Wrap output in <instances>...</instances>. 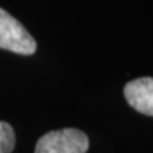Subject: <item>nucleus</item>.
<instances>
[{
	"label": "nucleus",
	"instance_id": "1",
	"mask_svg": "<svg viewBox=\"0 0 153 153\" xmlns=\"http://www.w3.org/2000/svg\"><path fill=\"white\" fill-rule=\"evenodd\" d=\"M88 136L79 129L65 128L51 131L38 139L34 153H87Z\"/></svg>",
	"mask_w": 153,
	"mask_h": 153
},
{
	"label": "nucleus",
	"instance_id": "2",
	"mask_svg": "<svg viewBox=\"0 0 153 153\" xmlns=\"http://www.w3.org/2000/svg\"><path fill=\"white\" fill-rule=\"evenodd\" d=\"M0 48L22 55H31L37 43L17 19L0 9Z\"/></svg>",
	"mask_w": 153,
	"mask_h": 153
},
{
	"label": "nucleus",
	"instance_id": "3",
	"mask_svg": "<svg viewBox=\"0 0 153 153\" xmlns=\"http://www.w3.org/2000/svg\"><path fill=\"white\" fill-rule=\"evenodd\" d=\"M123 95L133 109L143 115L153 116V78L145 76L128 82Z\"/></svg>",
	"mask_w": 153,
	"mask_h": 153
},
{
	"label": "nucleus",
	"instance_id": "4",
	"mask_svg": "<svg viewBox=\"0 0 153 153\" xmlns=\"http://www.w3.org/2000/svg\"><path fill=\"white\" fill-rule=\"evenodd\" d=\"M16 145L14 129L7 122L0 120V153H11Z\"/></svg>",
	"mask_w": 153,
	"mask_h": 153
}]
</instances>
